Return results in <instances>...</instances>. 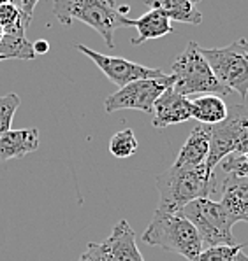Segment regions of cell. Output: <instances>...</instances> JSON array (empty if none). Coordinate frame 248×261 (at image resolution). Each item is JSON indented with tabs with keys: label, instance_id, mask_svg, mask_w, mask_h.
<instances>
[{
	"label": "cell",
	"instance_id": "10",
	"mask_svg": "<svg viewBox=\"0 0 248 261\" xmlns=\"http://www.w3.org/2000/svg\"><path fill=\"white\" fill-rule=\"evenodd\" d=\"M153 119L151 124L155 128H166L169 124L185 123L192 119L190 116V103L189 98L179 93H176L173 86L167 88L153 103Z\"/></svg>",
	"mask_w": 248,
	"mask_h": 261
},
{
	"label": "cell",
	"instance_id": "11",
	"mask_svg": "<svg viewBox=\"0 0 248 261\" xmlns=\"http://www.w3.org/2000/svg\"><path fill=\"white\" fill-rule=\"evenodd\" d=\"M220 205L223 207L234 224L239 221L248 223V177L233 174V172L227 174L223 180Z\"/></svg>",
	"mask_w": 248,
	"mask_h": 261
},
{
	"label": "cell",
	"instance_id": "24",
	"mask_svg": "<svg viewBox=\"0 0 248 261\" xmlns=\"http://www.w3.org/2000/svg\"><path fill=\"white\" fill-rule=\"evenodd\" d=\"M32 49H34L35 56L37 55H44L50 51V42L46 41V39H39V41L32 42Z\"/></svg>",
	"mask_w": 248,
	"mask_h": 261
},
{
	"label": "cell",
	"instance_id": "14",
	"mask_svg": "<svg viewBox=\"0 0 248 261\" xmlns=\"http://www.w3.org/2000/svg\"><path fill=\"white\" fill-rule=\"evenodd\" d=\"M208 152H210V132L208 124H201L192 130L187 142L179 149L173 165L176 167H197L206 163Z\"/></svg>",
	"mask_w": 248,
	"mask_h": 261
},
{
	"label": "cell",
	"instance_id": "5",
	"mask_svg": "<svg viewBox=\"0 0 248 261\" xmlns=\"http://www.w3.org/2000/svg\"><path fill=\"white\" fill-rule=\"evenodd\" d=\"M178 214L192 223V226L195 228L199 239H201L202 249L234 246V223L220 205V202H215L211 198H197L187 203Z\"/></svg>",
	"mask_w": 248,
	"mask_h": 261
},
{
	"label": "cell",
	"instance_id": "26",
	"mask_svg": "<svg viewBox=\"0 0 248 261\" xmlns=\"http://www.w3.org/2000/svg\"><path fill=\"white\" fill-rule=\"evenodd\" d=\"M233 261H248V256H246L243 251H239L238 254L234 256V259H233Z\"/></svg>",
	"mask_w": 248,
	"mask_h": 261
},
{
	"label": "cell",
	"instance_id": "23",
	"mask_svg": "<svg viewBox=\"0 0 248 261\" xmlns=\"http://www.w3.org/2000/svg\"><path fill=\"white\" fill-rule=\"evenodd\" d=\"M19 2V9H21V13L25 14V18L32 19V16H34V9H35V6H37V2L39 0H18Z\"/></svg>",
	"mask_w": 248,
	"mask_h": 261
},
{
	"label": "cell",
	"instance_id": "12",
	"mask_svg": "<svg viewBox=\"0 0 248 261\" xmlns=\"http://www.w3.org/2000/svg\"><path fill=\"white\" fill-rule=\"evenodd\" d=\"M113 261H145L136 244V233L125 219L118 221L111 235L104 240Z\"/></svg>",
	"mask_w": 248,
	"mask_h": 261
},
{
	"label": "cell",
	"instance_id": "3",
	"mask_svg": "<svg viewBox=\"0 0 248 261\" xmlns=\"http://www.w3.org/2000/svg\"><path fill=\"white\" fill-rule=\"evenodd\" d=\"M173 90L189 98L190 95H229L223 84L218 83L210 65L201 55V47L195 41H189L185 49L173 62Z\"/></svg>",
	"mask_w": 248,
	"mask_h": 261
},
{
	"label": "cell",
	"instance_id": "6",
	"mask_svg": "<svg viewBox=\"0 0 248 261\" xmlns=\"http://www.w3.org/2000/svg\"><path fill=\"white\" fill-rule=\"evenodd\" d=\"M201 55L220 84L229 91H238L243 100L248 95V55L238 42L226 47H201Z\"/></svg>",
	"mask_w": 248,
	"mask_h": 261
},
{
	"label": "cell",
	"instance_id": "13",
	"mask_svg": "<svg viewBox=\"0 0 248 261\" xmlns=\"http://www.w3.org/2000/svg\"><path fill=\"white\" fill-rule=\"evenodd\" d=\"M39 147V130H9L0 137V162L23 158Z\"/></svg>",
	"mask_w": 248,
	"mask_h": 261
},
{
	"label": "cell",
	"instance_id": "18",
	"mask_svg": "<svg viewBox=\"0 0 248 261\" xmlns=\"http://www.w3.org/2000/svg\"><path fill=\"white\" fill-rule=\"evenodd\" d=\"M30 25V21L25 18V14L21 13L16 4L9 2L0 6V27H2L6 35H14V34H25L27 27Z\"/></svg>",
	"mask_w": 248,
	"mask_h": 261
},
{
	"label": "cell",
	"instance_id": "27",
	"mask_svg": "<svg viewBox=\"0 0 248 261\" xmlns=\"http://www.w3.org/2000/svg\"><path fill=\"white\" fill-rule=\"evenodd\" d=\"M9 2H13V0H0V6H4V4H9Z\"/></svg>",
	"mask_w": 248,
	"mask_h": 261
},
{
	"label": "cell",
	"instance_id": "2",
	"mask_svg": "<svg viewBox=\"0 0 248 261\" xmlns=\"http://www.w3.org/2000/svg\"><path fill=\"white\" fill-rule=\"evenodd\" d=\"M53 13L63 27H71L74 19L92 27L107 47H115L118 28L130 27V18L120 13L115 0H53Z\"/></svg>",
	"mask_w": 248,
	"mask_h": 261
},
{
	"label": "cell",
	"instance_id": "7",
	"mask_svg": "<svg viewBox=\"0 0 248 261\" xmlns=\"http://www.w3.org/2000/svg\"><path fill=\"white\" fill-rule=\"evenodd\" d=\"M173 84L171 75L155 79H139L122 86L117 93L109 95L104 100V109L106 112H117L123 109H136L151 114L153 103L167 88Z\"/></svg>",
	"mask_w": 248,
	"mask_h": 261
},
{
	"label": "cell",
	"instance_id": "16",
	"mask_svg": "<svg viewBox=\"0 0 248 261\" xmlns=\"http://www.w3.org/2000/svg\"><path fill=\"white\" fill-rule=\"evenodd\" d=\"M130 27L138 30V37L132 39V46H139V44H145L146 41L161 39L173 32L171 19L157 9H150L141 18L130 19Z\"/></svg>",
	"mask_w": 248,
	"mask_h": 261
},
{
	"label": "cell",
	"instance_id": "17",
	"mask_svg": "<svg viewBox=\"0 0 248 261\" xmlns=\"http://www.w3.org/2000/svg\"><path fill=\"white\" fill-rule=\"evenodd\" d=\"M189 103L190 116L201 124H217L227 116V103L218 95H199Z\"/></svg>",
	"mask_w": 248,
	"mask_h": 261
},
{
	"label": "cell",
	"instance_id": "15",
	"mask_svg": "<svg viewBox=\"0 0 248 261\" xmlns=\"http://www.w3.org/2000/svg\"><path fill=\"white\" fill-rule=\"evenodd\" d=\"M199 4L201 0H145V6L161 11L171 21L189 23V25L202 23V14L197 7Z\"/></svg>",
	"mask_w": 248,
	"mask_h": 261
},
{
	"label": "cell",
	"instance_id": "28",
	"mask_svg": "<svg viewBox=\"0 0 248 261\" xmlns=\"http://www.w3.org/2000/svg\"><path fill=\"white\" fill-rule=\"evenodd\" d=\"M4 39V30H2V27H0V41Z\"/></svg>",
	"mask_w": 248,
	"mask_h": 261
},
{
	"label": "cell",
	"instance_id": "4",
	"mask_svg": "<svg viewBox=\"0 0 248 261\" xmlns=\"http://www.w3.org/2000/svg\"><path fill=\"white\" fill-rule=\"evenodd\" d=\"M143 242L183 256L189 261L195 259L202 251V244L195 228L189 219L179 214H155L143 233Z\"/></svg>",
	"mask_w": 248,
	"mask_h": 261
},
{
	"label": "cell",
	"instance_id": "22",
	"mask_svg": "<svg viewBox=\"0 0 248 261\" xmlns=\"http://www.w3.org/2000/svg\"><path fill=\"white\" fill-rule=\"evenodd\" d=\"M79 261H113L109 254V249L106 244H88L86 249L83 251Z\"/></svg>",
	"mask_w": 248,
	"mask_h": 261
},
{
	"label": "cell",
	"instance_id": "8",
	"mask_svg": "<svg viewBox=\"0 0 248 261\" xmlns=\"http://www.w3.org/2000/svg\"><path fill=\"white\" fill-rule=\"evenodd\" d=\"M248 128V112L245 106L227 107V116L217 124H208L210 132V152L206 158V167L213 168L226 156L233 154L241 134Z\"/></svg>",
	"mask_w": 248,
	"mask_h": 261
},
{
	"label": "cell",
	"instance_id": "25",
	"mask_svg": "<svg viewBox=\"0 0 248 261\" xmlns=\"http://www.w3.org/2000/svg\"><path fill=\"white\" fill-rule=\"evenodd\" d=\"M236 42H238L239 46L243 47V51H245V53L248 55V41H246V39H245V37H243V39H238V41H236Z\"/></svg>",
	"mask_w": 248,
	"mask_h": 261
},
{
	"label": "cell",
	"instance_id": "29",
	"mask_svg": "<svg viewBox=\"0 0 248 261\" xmlns=\"http://www.w3.org/2000/svg\"><path fill=\"white\" fill-rule=\"evenodd\" d=\"M2 60H7V58H6V56H2V55H0V62H2Z\"/></svg>",
	"mask_w": 248,
	"mask_h": 261
},
{
	"label": "cell",
	"instance_id": "19",
	"mask_svg": "<svg viewBox=\"0 0 248 261\" xmlns=\"http://www.w3.org/2000/svg\"><path fill=\"white\" fill-rule=\"evenodd\" d=\"M138 151V139L132 128L120 130L109 140V152L115 158H129Z\"/></svg>",
	"mask_w": 248,
	"mask_h": 261
},
{
	"label": "cell",
	"instance_id": "20",
	"mask_svg": "<svg viewBox=\"0 0 248 261\" xmlns=\"http://www.w3.org/2000/svg\"><path fill=\"white\" fill-rule=\"evenodd\" d=\"M19 103V96L16 93H9L0 96V137H2L6 132L11 130V124H13V118L18 111Z\"/></svg>",
	"mask_w": 248,
	"mask_h": 261
},
{
	"label": "cell",
	"instance_id": "1",
	"mask_svg": "<svg viewBox=\"0 0 248 261\" xmlns=\"http://www.w3.org/2000/svg\"><path fill=\"white\" fill-rule=\"evenodd\" d=\"M159 205L155 214H178L187 203L210 198L217 190V174L206 163L197 167L171 165L157 177Z\"/></svg>",
	"mask_w": 248,
	"mask_h": 261
},
{
	"label": "cell",
	"instance_id": "9",
	"mask_svg": "<svg viewBox=\"0 0 248 261\" xmlns=\"http://www.w3.org/2000/svg\"><path fill=\"white\" fill-rule=\"evenodd\" d=\"M78 51H81L83 55H86L99 69L102 70V74L106 75L113 84L117 86H125L132 81H139V79H155V77H164V72L161 69H150V67L139 65L130 60L125 58H117V56L102 55L97 51L90 49V47L78 44Z\"/></svg>",
	"mask_w": 248,
	"mask_h": 261
},
{
	"label": "cell",
	"instance_id": "21",
	"mask_svg": "<svg viewBox=\"0 0 248 261\" xmlns=\"http://www.w3.org/2000/svg\"><path fill=\"white\" fill-rule=\"evenodd\" d=\"M241 244H234V246H217V247H208L199 252V256L192 261H233L234 256L239 251H243Z\"/></svg>",
	"mask_w": 248,
	"mask_h": 261
}]
</instances>
